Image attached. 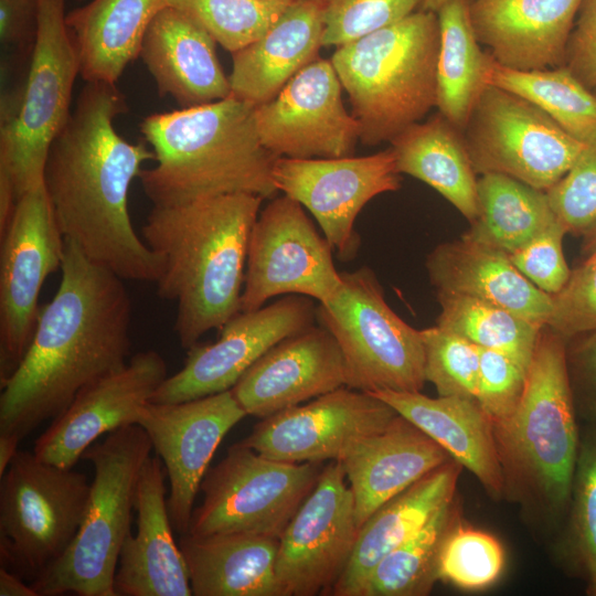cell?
Listing matches in <instances>:
<instances>
[{
  "instance_id": "1",
  "label": "cell",
  "mask_w": 596,
  "mask_h": 596,
  "mask_svg": "<svg viewBox=\"0 0 596 596\" xmlns=\"http://www.w3.org/2000/svg\"><path fill=\"white\" fill-rule=\"evenodd\" d=\"M85 83L44 163L56 223L92 262L125 280L157 283L162 258L137 235L128 210L130 184L155 153L116 131L115 118L128 111L116 84Z\"/></svg>"
},
{
  "instance_id": "2",
  "label": "cell",
  "mask_w": 596,
  "mask_h": 596,
  "mask_svg": "<svg viewBox=\"0 0 596 596\" xmlns=\"http://www.w3.org/2000/svg\"><path fill=\"white\" fill-rule=\"evenodd\" d=\"M65 240V238H64ZM62 278L30 345L1 384L0 434L28 436L130 354L131 299L121 277L65 240Z\"/></svg>"
},
{
  "instance_id": "3",
  "label": "cell",
  "mask_w": 596,
  "mask_h": 596,
  "mask_svg": "<svg viewBox=\"0 0 596 596\" xmlns=\"http://www.w3.org/2000/svg\"><path fill=\"white\" fill-rule=\"evenodd\" d=\"M264 199L228 193L153 205L142 240L163 262L157 294L177 304L174 332L190 349L241 311L249 235Z\"/></svg>"
},
{
  "instance_id": "4",
  "label": "cell",
  "mask_w": 596,
  "mask_h": 596,
  "mask_svg": "<svg viewBox=\"0 0 596 596\" xmlns=\"http://www.w3.org/2000/svg\"><path fill=\"white\" fill-rule=\"evenodd\" d=\"M254 105L233 95L210 104L145 117L140 131L155 153L139 180L153 205L251 193L272 199L278 159L258 136Z\"/></svg>"
},
{
  "instance_id": "5",
  "label": "cell",
  "mask_w": 596,
  "mask_h": 596,
  "mask_svg": "<svg viewBox=\"0 0 596 596\" xmlns=\"http://www.w3.org/2000/svg\"><path fill=\"white\" fill-rule=\"evenodd\" d=\"M576 418L565 338L545 324L518 408L492 423L502 498L546 521L567 514L581 439Z\"/></svg>"
},
{
  "instance_id": "6",
  "label": "cell",
  "mask_w": 596,
  "mask_h": 596,
  "mask_svg": "<svg viewBox=\"0 0 596 596\" xmlns=\"http://www.w3.org/2000/svg\"><path fill=\"white\" fill-rule=\"evenodd\" d=\"M440 43L436 12L405 19L337 46L330 61L359 124L360 141H391L436 107Z\"/></svg>"
},
{
  "instance_id": "7",
  "label": "cell",
  "mask_w": 596,
  "mask_h": 596,
  "mask_svg": "<svg viewBox=\"0 0 596 596\" xmlns=\"http://www.w3.org/2000/svg\"><path fill=\"white\" fill-rule=\"evenodd\" d=\"M151 450L149 436L137 424L108 433L85 450L82 458L94 468L85 514L64 554L30 583L38 596H116L119 555Z\"/></svg>"
},
{
  "instance_id": "8",
  "label": "cell",
  "mask_w": 596,
  "mask_h": 596,
  "mask_svg": "<svg viewBox=\"0 0 596 596\" xmlns=\"http://www.w3.org/2000/svg\"><path fill=\"white\" fill-rule=\"evenodd\" d=\"M64 2L38 0L28 75L21 88L1 99L0 171L11 179L18 200L43 184L49 148L71 114L79 61Z\"/></svg>"
},
{
  "instance_id": "9",
  "label": "cell",
  "mask_w": 596,
  "mask_h": 596,
  "mask_svg": "<svg viewBox=\"0 0 596 596\" xmlns=\"http://www.w3.org/2000/svg\"><path fill=\"white\" fill-rule=\"evenodd\" d=\"M342 287L316 307V320L336 339L345 364V386L375 392H422L425 354L421 330L393 311L369 267L341 272Z\"/></svg>"
},
{
  "instance_id": "10",
  "label": "cell",
  "mask_w": 596,
  "mask_h": 596,
  "mask_svg": "<svg viewBox=\"0 0 596 596\" xmlns=\"http://www.w3.org/2000/svg\"><path fill=\"white\" fill-rule=\"evenodd\" d=\"M89 489L85 475L19 450L1 476L2 566L33 582L57 561L79 529Z\"/></svg>"
},
{
  "instance_id": "11",
  "label": "cell",
  "mask_w": 596,
  "mask_h": 596,
  "mask_svg": "<svg viewBox=\"0 0 596 596\" xmlns=\"http://www.w3.org/2000/svg\"><path fill=\"white\" fill-rule=\"evenodd\" d=\"M322 462H286L268 458L240 441L209 468L200 487L203 500L193 509L189 534L252 533L279 539L315 489Z\"/></svg>"
},
{
  "instance_id": "12",
  "label": "cell",
  "mask_w": 596,
  "mask_h": 596,
  "mask_svg": "<svg viewBox=\"0 0 596 596\" xmlns=\"http://www.w3.org/2000/svg\"><path fill=\"white\" fill-rule=\"evenodd\" d=\"M462 136L477 174H505L545 192L585 146L531 102L490 84L476 102Z\"/></svg>"
},
{
  "instance_id": "13",
  "label": "cell",
  "mask_w": 596,
  "mask_h": 596,
  "mask_svg": "<svg viewBox=\"0 0 596 596\" xmlns=\"http://www.w3.org/2000/svg\"><path fill=\"white\" fill-rule=\"evenodd\" d=\"M341 287L333 248L304 206L285 194L270 200L249 235L241 311L256 310L286 295L326 302Z\"/></svg>"
},
{
  "instance_id": "14",
  "label": "cell",
  "mask_w": 596,
  "mask_h": 596,
  "mask_svg": "<svg viewBox=\"0 0 596 596\" xmlns=\"http://www.w3.org/2000/svg\"><path fill=\"white\" fill-rule=\"evenodd\" d=\"M1 238L0 383L18 368L40 313L39 296L49 275L62 267L65 240L44 184L24 193Z\"/></svg>"
},
{
  "instance_id": "15",
  "label": "cell",
  "mask_w": 596,
  "mask_h": 596,
  "mask_svg": "<svg viewBox=\"0 0 596 596\" xmlns=\"http://www.w3.org/2000/svg\"><path fill=\"white\" fill-rule=\"evenodd\" d=\"M400 174L391 148L363 157H279L272 172L277 191L311 213L342 262L355 258L361 246L356 216L374 196L397 191Z\"/></svg>"
},
{
  "instance_id": "16",
  "label": "cell",
  "mask_w": 596,
  "mask_h": 596,
  "mask_svg": "<svg viewBox=\"0 0 596 596\" xmlns=\"http://www.w3.org/2000/svg\"><path fill=\"white\" fill-rule=\"evenodd\" d=\"M358 532L353 493L341 462L331 460L279 538L276 576L281 596L330 594Z\"/></svg>"
},
{
  "instance_id": "17",
  "label": "cell",
  "mask_w": 596,
  "mask_h": 596,
  "mask_svg": "<svg viewBox=\"0 0 596 596\" xmlns=\"http://www.w3.org/2000/svg\"><path fill=\"white\" fill-rule=\"evenodd\" d=\"M342 89L330 60L319 56L309 63L275 97L255 107L263 146L278 158L352 156L359 124L344 107Z\"/></svg>"
},
{
  "instance_id": "18",
  "label": "cell",
  "mask_w": 596,
  "mask_h": 596,
  "mask_svg": "<svg viewBox=\"0 0 596 596\" xmlns=\"http://www.w3.org/2000/svg\"><path fill=\"white\" fill-rule=\"evenodd\" d=\"M313 299L286 295L256 310L240 311L216 341L188 349L183 366L167 376L152 403H180L222 393L280 340L315 323Z\"/></svg>"
},
{
  "instance_id": "19",
  "label": "cell",
  "mask_w": 596,
  "mask_h": 596,
  "mask_svg": "<svg viewBox=\"0 0 596 596\" xmlns=\"http://www.w3.org/2000/svg\"><path fill=\"white\" fill-rule=\"evenodd\" d=\"M397 413L377 396L348 386L262 418L240 443L279 461H340Z\"/></svg>"
},
{
  "instance_id": "20",
  "label": "cell",
  "mask_w": 596,
  "mask_h": 596,
  "mask_svg": "<svg viewBox=\"0 0 596 596\" xmlns=\"http://www.w3.org/2000/svg\"><path fill=\"white\" fill-rule=\"evenodd\" d=\"M247 414L231 390L180 403L149 402L138 425L149 436L169 478L174 531H189L195 497L224 436Z\"/></svg>"
},
{
  "instance_id": "21",
  "label": "cell",
  "mask_w": 596,
  "mask_h": 596,
  "mask_svg": "<svg viewBox=\"0 0 596 596\" xmlns=\"http://www.w3.org/2000/svg\"><path fill=\"white\" fill-rule=\"evenodd\" d=\"M168 376L166 360L155 350L129 358L119 370L84 387L36 439L33 453L42 460L73 466L99 436L138 425L142 408Z\"/></svg>"
},
{
  "instance_id": "22",
  "label": "cell",
  "mask_w": 596,
  "mask_h": 596,
  "mask_svg": "<svg viewBox=\"0 0 596 596\" xmlns=\"http://www.w3.org/2000/svg\"><path fill=\"white\" fill-rule=\"evenodd\" d=\"M345 384L336 339L313 323L267 350L231 391L247 415L265 418Z\"/></svg>"
},
{
  "instance_id": "23",
  "label": "cell",
  "mask_w": 596,
  "mask_h": 596,
  "mask_svg": "<svg viewBox=\"0 0 596 596\" xmlns=\"http://www.w3.org/2000/svg\"><path fill=\"white\" fill-rule=\"evenodd\" d=\"M583 0H468L478 42L498 64L520 71L565 64Z\"/></svg>"
},
{
  "instance_id": "24",
  "label": "cell",
  "mask_w": 596,
  "mask_h": 596,
  "mask_svg": "<svg viewBox=\"0 0 596 596\" xmlns=\"http://www.w3.org/2000/svg\"><path fill=\"white\" fill-rule=\"evenodd\" d=\"M161 458L149 457L138 481L137 532L126 538L115 575L116 596H191L187 563L174 541Z\"/></svg>"
},
{
  "instance_id": "25",
  "label": "cell",
  "mask_w": 596,
  "mask_h": 596,
  "mask_svg": "<svg viewBox=\"0 0 596 596\" xmlns=\"http://www.w3.org/2000/svg\"><path fill=\"white\" fill-rule=\"evenodd\" d=\"M215 44L194 20L166 6L149 23L139 57L151 74L159 95L170 96L181 108H189L232 94Z\"/></svg>"
},
{
  "instance_id": "26",
  "label": "cell",
  "mask_w": 596,
  "mask_h": 596,
  "mask_svg": "<svg viewBox=\"0 0 596 596\" xmlns=\"http://www.w3.org/2000/svg\"><path fill=\"white\" fill-rule=\"evenodd\" d=\"M451 459L413 423L398 415L355 444L340 460L360 528L386 501Z\"/></svg>"
},
{
  "instance_id": "27",
  "label": "cell",
  "mask_w": 596,
  "mask_h": 596,
  "mask_svg": "<svg viewBox=\"0 0 596 596\" xmlns=\"http://www.w3.org/2000/svg\"><path fill=\"white\" fill-rule=\"evenodd\" d=\"M425 266L436 292L490 301L538 327L549 321L552 297L523 276L501 249L464 234L437 245Z\"/></svg>"
},
{
  "instance_id": "28",
  "label": "cell",
  "mask_w": 596,
  "mask_h": 596,
  "mask_svg": "<svg viewBox=\"0 0 596 596\" xmlns=\"http://www.w3.org/2000/svg\"><path fill=\"white\" fill-rule=\"evenodd\" d=\"M324 9V0H291L262 36L232 53L231 95L262 105L318 58Z\"/></svg>"
},
{
  "instance_id": "29",
  "label": "cell",
  "mask_w": 596,
  "mask_h": 596,
  "mask_svg": "<svg viewBox=\"0 0 596 596\" xmlns=\"http://www.w3.org/2000/svg\"><path fill=\"white\" fill-rule=\"evenodd\" d=\"M435 440L468 469L494 499L502 498L503 479L492 423L476 400L429 397L422 392H369Z\"/></svg>"
},
{
  "instance_id": "30",
  "label": "cell",
  "mask_w": 596,
  "mask_h": 596,
  "mask_svg": "<svg viewBox=\"0 0 596 596\" xmlns=\"http://www.w3.org/2000/svg\"><path fill=\"white\" fill-rule=\"evenodd\" d=\"M460 470L451 458L376 509L359 528L351 557L330 595L360 596L375 565L456 497Z\"/></svg>"
},
{
  "instance_id": "31",
  "label": "cell",
  "mask_w": 596,
  "mask_h": 596,
  "mask_svg": "<svg viewBox=\"0 0 596 596\" xmlns=\"http://www.w3.org/2000/svg\"><path fill=\"white\" fill-rule=\"evenodd\" d=\"M194 596H281L276 576L279 539L252 533L181 534Z\"/></svg>"
},
{
  "instance_id": "32",
  "label": "cell",
  "mask_w": 596,
  "mask_h": 596,
  "mask_svg": "<svg viewBox=\"0 0 596 596\" xmlns=\"http://www.w3.org/2000/svg\"><path fill=\"white\" fill-rule=\"evenodd\" d=\"M167 0H92L66 13L79 75L85 82L116 84L139 57L146 30Z\"/></svg>"
},
{
  "instance_id": "33",
  "label": "cell",
  "mask_w": 596,
  "mask_h": 596,
  "mask_svg": "<svg viewBox=\"0 0 596 596\" xmlns=\"http://www.w3.org/2000/svg\"><path fill=\"white\" fill-rule=\"evenodd\" d=\"M390 145L400 173L432 187L470 223L477 219V173L462 132L443 115L411 125Z\"/></svg>"
},
{
  "instance_id": "34",
  "label": "cell",
  "mask_w": 596,
  "mask_h": 596,
  "mask_svg": "<svg viewBox=\"0 0 596 596\" xmlns=\"http://www.w3.org/2000/svg\"><path fill=\"white\" fill-rule=\"evenodd\" d=\"M440 43L436 107L461 132L483 88L492 60L478 42L468 0H447L437 11Z\"/></svg>"
},
{
  "instance_id": "35",
  "label": "cell",
  "mask_w": 596,
  "mask_h": 596,
  "mask_svg": "<svg viewBox=\"0 0 596 596\" xmlns=\"http://www.w3.org/2000/svg\"><path fill=\"white\" fill-rule=\"evenodd\" d=\"M479 213L465 234L511 254L557 220L545 191L501 173L477 182Z\"/></svg>"
},
{
  "instance_id": "36",
  "label": "cell",
  "mask_w": 596,
  "mask_h": 596,
  "mask_svg": "<svg viewBox=\"0 0 596 596\" xmlns=\"http://www.w3.org/2000/svg\"><path fill=\"white\" fill-rule=\"evenodd\" d=\"M487 83L531 102L581 143L596 142V94L565 65L520 71L492 58Z\"/></svg>"
},
{
  "instance_id": "37",
  "label": "cell",
  "mask_w": 596,
  "mask_h": 596,
  "mask_svg": "<svg viewBox=\"0 0 596 596\" xmlns=\"http://www.w3.org/2000/svg\"><path fill=\"white\" fill-rule=\"evenodd\" d=\"M455 497L371 571L360 596H426L438 582L444 539L460 519Z\"/></svg>"
},
{
  "instance_id": "38",
  "label": "cell",
  "mask_w": 596,
  "mask_h": 596,
  "mask_svg": "<svg viewBox=\"0 0 596 596\" xmlns=\"http://www.w3.org/2000/svg\"><path fill=\"white\" fill-rule=\"evenodd\" d=\"M436 294L440 305L437 326L480 348L504 353L529 368L542 327L487 300L458 294Z\"/></svg>"
},
{
  "instance_id": "39",
  "label": "cell",
  "mask_w": 596,
  "mask_h": 596,
  "mask_svg": "<svg viewBox=\"0 0 596 596\" xmlns=\"http://www.w3.org/2000/svg\"><path fill=\"white\" fill-rule=\"evenodd\" d=\"M567 515L566 555L596 596V425L581 435Z\"/></svg>"
},
{
  "instance_id": "40",
  "label": "cell",
  "mask_w": 596,
  "mask_h": 596,
  "mask_svg": "<svg viewBox=\"0 0 596 596\" xmlns=\"http://www.w3.org/2000/svg\"><path fill=\"white\" fill-rule=\"evenodd\" d=\"M291 0H167L234 53L262 36Z\"/></svg>"
},
{
  "instance_id": "41",
  "label": "cell",
  "mask_w": 596,
  "mask_h": 596,
  "mask_svg": "<svg viewBox=\"0 0 596 596\" xmlns=\"http://www.w3.org/2000/svg\"><path fill=\"white\" fill-rule=\"evenodd\" d=\"M503 546L488 532L459 519L446 534L438 557V581L465 590H482L501 576Z\"/></svg>"
},
{
  "instance_id": "42",
  "label": "cell",
  "mask_w": 596,
  "mask_h": 596,
  "mask_svg": "<svg viewBox=\"0 0 596 596\" xmlns=\"http://www.w3.org/2000/svg\"><path fill=\"white\" fill-rule=\"evenodd\" d=\"M425 354V377L439 396L476 400L479 347L439 326L421 330Z\"/></svg>"
},
{
  "instance_id": "43",
  "label": "cell",
  "mask_w": 596,
  "mask_h": 596,
  "mask_svg": "<svg viewBox=\"0 0 596 596\" xmlns=\"http://www.w3.org/2000/svg\"><path fill=\"white\" fill-rule=\"evenodd\" d=\"M424 0H324L323 46H340L394 24Z\"/></svg>"
},
{
  "instance_id": "44",
  "label": "cell",
  "mask_w": 596,
  "mask_h": 596,
  "mask_svg": "<svg viewBox=\"0 0 596 596\" xmlns=\"http://www.w3.org/2000/svg\"><path fill=\"white\" fill-rule=\"evenodd\" d=\"M546 194L567 233L583 237L596 227V142L584 146L572 168Z\"/></svg>"
},
{
  "instance_id": "45",
  "label": "cell",
  "mask_w": 596,
  "mask_h": 596,
  "mask_svg": "<svg viewBox=\"0 0 596 596\" xmlns=\"http://www.w3.org/2000/svg\"><path fill=\"white\" fill-rule=\"evenodd\" d=\"M476 401L491 423L511 416L524 393L528 369L511 356L480 348Z\"/></svg>"
},
{
  "instance_id": "46",
  "label": "cell",
  "mask_w": 596,
  "mask_h": 596,
  "mask_svg": "<svg viewBox=\"0 0 596 596\" xmlns=\"http://www.w3.org/2000/svg\"><path fill=\"white\" fill-rule=\"evenodd\" d=\"M552 297V312L546 326L568 338L596 330V254L571 270L565 286Z\"/></svg>"
},
{
  "instance_id": "47",
  "label": "cell",
  "mask_w": 596,
  "mask_h": 596,
  "mask_svg": "<svg viewBox=\"0 0 596 596\" xmlns=\"http://www.w3.org/2000/svg\"><path fill=\"white\" fill-rule=\"evenodd\" d=\"M565 227L556 221L525 245L509 254L512 264L540 290L553 296L571 276L563 253Z\"/></svg>"
},
{
  "instance_id": "48",
  "label": "cell",
  "mask_w": 596,
  "mask_h": 596,
  "mask_svg": "<svg viewBox=\"0 0 596 596\" xmlns=\"http://www.w3.org/2000/svg\"><path fill=\"white\" fill-rule=\"evenodd\" d=\"M565 363L576 415L596 425V330L565 338Z\"/></svg>"
},
{
  "instance_id": "49",
  "label": "cell",
  "mask_w": 596,
  "mask_h": 596,
  "mask_svg": "<svg viewBox=\"0 0 596 596\" xmlns=\"http://www.w3.org/2000/svg\"><path fill=\"white\" fill-rule=\"evenodd\" d=\"M587 88H596V0H583L564 64Z\"/></svg>"
},
{
  "instance_id": "50",
  "label": "cell",
  "mask_w": 596,
  "mask_h": 596,
  "mask_svg": "<svg viewBox=\"0 0 596 596\" xmlns=\"http://www.w3.org/2000/svg\"><path fill=\"white\" fill-rule=\"evenodd\" d=\"M38 0H0V41L20 44L36 32Z\"/></svg>"
},
{
  "instance_id": "51",
  "label": "cell",
  "mask_w": 596,
  "mask_h": 596,
  "mask_svg": "<svg viewBox=\"0 0 596 596\" xmlns=\"http://www.w3.org/2000/svg\"><path fill=\"white\" fill-rule=\"evenodd\" d=\"M0 595L1 596H38L31 584H25L22 577L7 567L0 568Z\"/></svg>"
},
{
  "instance_id": "52",
  "label": "cell",
  "mask_w": 596,
  "mask_h": 596,
  "mask_svg": "<svg viewBox=\"0 0 596 596\" xmlns=\"http://www.w3.org/2000/svg\"><path fill=\"white\" fill-rule=\"evenodd\" d=\"M21 439L17 435L0 434V476L8 469L9 465L18 454V445Z\"/></svg>"
},
{
  "instance_id": "53",
  "label": "cell",
  "mask_w": 596,
  "mask_h": 596,
  "mask_svg": "<svg viewBox=\"0 0 596 596\" xmlns=\"http://www.w3.org/2000/svg\"><path fill=\"white\" fill-rule=\"evenodd\" d=\"M583 253L585 256L596 254V227L583 236Z\"/></svg>"
},
{
  "instance_id": "54",
  "label": "cell",
  "mask_w": 596,
  "mask_h": 596,
  "mask_svg": "<svg viewBox=\"0 0 596 596\" xmlns=\"http://www.w3.org/2000/svg\"><path fill=\"white\" fill-rule=\"evenodd\" d=\"M447 0H424L421 10L436 12Z\"/></svg>"
},
{
  "instance_id": "55",
  "label": "cell",
  "mask_w": 596,
  "mask_h": 596,
  "mask_svg": "<svg viewBox=\"0 0 596 596\" xmlns=\"http://www.w3.org/2000/svg\"><path fill=\"white\" fill-rule=\"evenodd\" d=\"M594 93L596 94V88L594 89Z\"/></svg>"
},
{
  "instance_id": "56",
  "label": "cell",
  "mask_w": 596,
  "mask_h": 596,
  "mask_svg": "<svg viewBox=\"0 0 596 596\" xmlns=\"http://www.w3.org/2000/svg\"><path fill=\"white\" fill-rule=\"evenodd\" d=\"M263 1H270V0H263Z\"/></svg>"
},
{
  "instance_id": "57",
  "label": "cell",
  "mask_w": 596,
  "mask_h": 596,
  "mask_svg": "<svg viewBox=\"0 0 596 596\" xmlns=\"http://www.w3.org/2000/svg\"><path fill=\"white\" fill-rule=\"evenodd\" d=\"M78 1H81V0H78Z\"/></svg>"
}]
</instances>
